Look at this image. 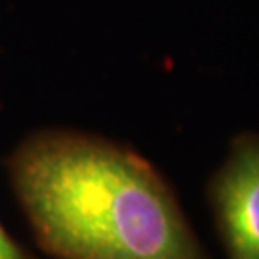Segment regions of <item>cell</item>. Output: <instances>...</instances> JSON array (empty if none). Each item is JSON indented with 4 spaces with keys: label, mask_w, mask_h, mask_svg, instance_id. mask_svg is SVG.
<instances>
[{
    "label": "cell",
    "mask_w": 259,
    "mask_h": 259,
    "mask_svg": "<svg viewBox=\"0 0 259 259\" xmlns=\"http://www.w3.org/2000/svg\"><path fill=\"white\" fill-rule=\"evenodd\" d=\"M207 198L229 259H259V133L240 135L209 181Z\"/></svg>",
    "instance_id": "obj_2"
},
{
    "label": "cell",
    "mask_w": 259,
    "mask_h": 259,
    "mask_svg": "<svg viewBox=\"0 0 259 259\" xmlns=\"http://www.w3.org/2000/svg\"><path fill=\"white\" fill-rule=\"evenodd\" d=\"M40 246L60 259H209L165 181L108 140L48 131L10 159Z\"/></svg>",
    "instance_id": "obj_1"
},
{
    "label": "cell",
    "mask_w": 259,
    "mask_h": 259,
    "mask_svg": "<svg viewBox=\"0 0 259 259\" xmlns=\"http://www.w3.org/2000/svg\"><path fill=\"white\" fill-rule=\"evenodd\" d=\"M0 259H33L29 257L27 251L18 242L12 240V236L2 227V223H0Z\"/></svg>",
    "instance_id": "obj_3"
}]
</instances>
